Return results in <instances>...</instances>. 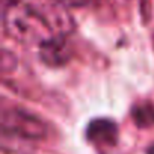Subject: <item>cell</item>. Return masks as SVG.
Masks as SVG:
<instances>
[{
	"label": "cell",
	"mask_w": 154,
	"mask_h": 154,
	"mask_svg": "<svg viewBox=\"0 0 154 154\" xmlns=\"http://www.w3.org/2000/svg\"><path fill=\"white\" fill-rule=\"evenodd\" d=\"M3 27L5 32L23 44H41L50 35V27L38 12L36 8L30 5H17L3 9Z\"/></svg>",
	"instance_id": "obj_1"
},
{
	"label": "cell",
	"mask_w": 154,
	"mask_h": 154,
	"mask_svg": "<svg viewBox=\"0 0 154 154\" xmlns=\"http://www.w3.org/2000/svg\"><path fill=\"white\" fill-rule=\"evenodd\" d=\"M2 130L5 134L21 139L38 140L45 137L47 125L36 115L21 109H6L2 113Z\"/></svg>",
	"instance_id": "obj_2"
},
{
	"label": "cell",
	"mask_w": 154,
	"mask_h": 154,
	"mask_svg": "<svg viewBox=\"0 0 154 154\" xmlns=\"http://www.w3.org/2000/svg\"><path fill=\"white\" fill-rule=\"evenodd\" d=\"M38 54L44 65L59 68L69 62L72 51L68 41L62 35H51L38 45Z\"/></svg>",
	"instance_id": "obj_3"
},
{
	"label": "cell",
	"mask_w": 154,
	"mask_h": 154,
	"mask_svg": "<svg viewBox=\"0 0 154 154\" xmlns=\"http://www.w3.org/2000/svg\"><path fill=\"white\" fill-rule=\"evenodd\" d=\"M86 139L97 146H113L118 142V125L109 118H95L86 127Z\"/></svg>",
	"instance_id": "obj_4"
},
{
	"label": "cell",
	"mask_w": 154,
	"mask_h": 154,
	"mask_svg": "<svg viewBox=\"0 0 154 154\" xmlns=\"http://www.w3.org/2000/svg\"><path fill=\"white\" fill-rule=\"evenodd\" d=\"M36 9L42 15L45 23L48 24L50 30H54L57 35H65L66 32H69L72 29V21L68 17V14L65 12L63 6L53 3L50 6H44L42 9H39V8H36Z\"/></svg>",
	"instance_id": "obj_5"
},
{
	"label": "cell",
	"mask_w": 154,
	"mask_h": 154,
	"mask_svg": "<svg viewBox=\"0 0 154 154\" xmlns=\"http://www.w3.org/2000/svg\"><path fill=\"white\" fill-rule=\"evenodd\" d=\"M131 119L139 128H152L154 127V104L146 101L133 106Z\"/></svg>",
	"instance_id": "obj_6"
},
{
	"label": "cell",
	"mask_w": 154,
	"mask_h": 154,
	"mask_svg": "<svg viewBox=\"0 0 154 154\" xmlns=\"http://www.w3.org/2000/svg\"><path fill=\"white\" fill-rule=\"evenodd\" d=\"M51 2L63 8H82V6L89 5L92 0H51Z\"/></svg>",
	"instance_id": "obj_7"
},
{
	"label": "cell",
	"mask_w": 154,
	"mask_h": 154,
	"mask_svg": "<svg viewBox=\"0 0 154 154\" xmlns=\"http://www.w3.org/2000/svg\"><path fill=\"white\" fill-rule=\"evenodd\" d=\"M17 60H15V56L6 50H3V57H2V69L3 71H11V66L14 69Z\"/></svg>",
	"instance_id": "obj_8"
},
{
	"label": "cell",
	"mask_w": 154,
	"mask_h": 154,
	"mask_svg": "<svg viewBox=\"0 0 154 154\" xmlns=\"http://www.w3.org/2000/svg\"><path fill=\"white\" fill-rule=\"evenodd\" d=\"M20 5V0H3V9H8L11 6Z\"/></svg>",
	"instance_id": "obj_9"
},
{
	"label": "cell",
	"mask_w": 154,
	"mask_h": 154,
	"mask_svg": "<svg viewBox=\"0 0 154 154\" xmlns=\"http://www.w3.org/2000/svg\"><path fill=\"white\" fill-rule=\"evenodd\" d=\"M146 154H154V143H151V145L146 148Z\"/></svg>",
	"instance_id": "obj_10"
}]
</instances>
